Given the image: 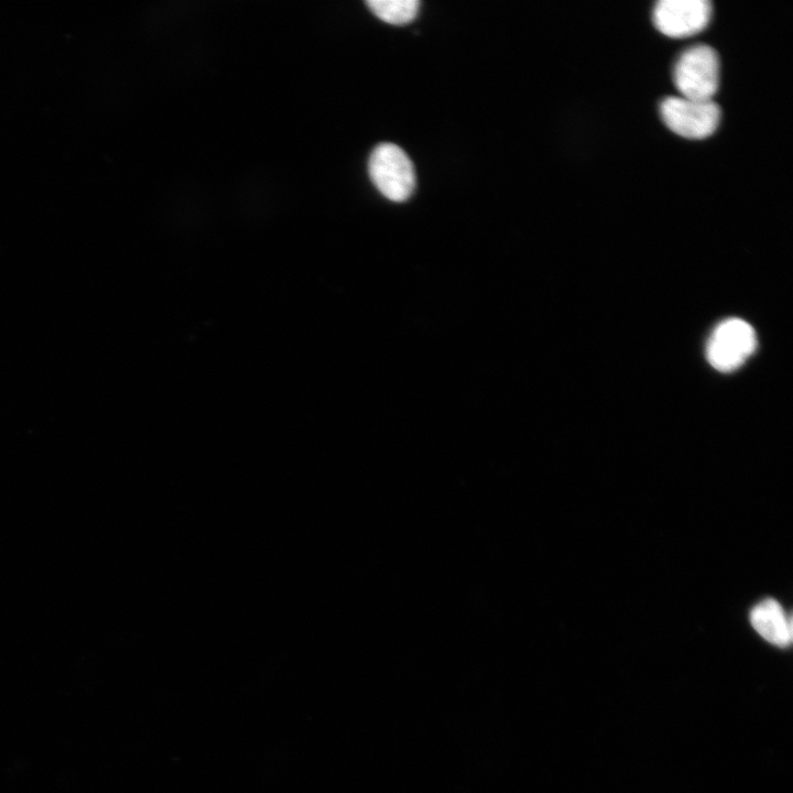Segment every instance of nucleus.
<instances>
[{"label": "nucleus", "instance_id": "obj_4", "mask_svg": "<svg viewBox=\"0 0 793 793\" xmlns=\"http://www.w3.org/2000/svg\"><path fill=\"white\" fill-rule=\"evenodd\" d=\"M662 120L674 133L687 139L711 135L720 121V108L713 100L666 97L660 105Z\"/></svg>", "mask_w": 793, "mask_h": 793}, {"label": "nucleus", "instance_id": "obj_3", "mask_svg": "<svg viewBox=\"0 0 793 793\" xmlns=\"http://www.w3.org/2000/svg\"><path fill=\"white\" fill-rule=\"evenodd\" d=\"M757 344L756 332L749 323L741 318H727L710 334L706 357L716 370L730 372L738 369L756 351Z\"/></svg>", "mask_w": 793, "mask_h": 793}, {"label": "nucleus", "instance_id": "obj_2", "mask_svg": "<svg viewBox=\"0 0 793 793\" xmlns=\"http://www.w3.org/2000/svg\"><path fill=\"white\" fill-rule=\"evenodd\" d=\"M369 175L380 193L392 202H404L415 187L414 166L397 144L381 143L370 154Z\"/></svg>", "mask_w": 793, "mask_h": 793}, {"label": "nucleus", "instance_id": "obj_6", "mask_svg": "<svg viewBox=\"0 0 793 793\" xmlns=\"http://www.w3.org/2000/svg\"><path fill=\"white\" fill-rule=\"evenodd\" d=\"M750 621L754 630L768 642L780 648L791 644L792 618L776 600L768 598L756 605L750 612Z\"/></svg>", "mask_w": 793, "mask_h": 793}, {"label": "nucleus", "instance_id": "obj_5", "mask_svg": "<svg viewBox=\"0 0 793 793\" xmlns=\"http://www.w3.org/2000/svg\"><path fill=\"white\" fill-rule=\"evenodd\" d=\"M711 11L707 0H661L654 6L653 22L670 37H686L706 28Z\"/></svg>", "mask_w": 793, "mask_h": 793}, {"label": "nucleus", "instance_id": "obj_1", "mask_svg": "<svg viewBox=\"0 0 793 793\" xmlns=\"http://www.w3.org/2000/svg\"><path fill=\"white\" fill-rule=\"evenodd\" d=\"M673 80L684 98L710 100L719 85V58L705 44L686 48L676 59Z\"/></svg>", "mask_w": 793, "mask_h": 793}, {"label": "nucleus", "instance_id": "obj_7", "mask_svg": "<svg viewBox=\"0 0 793 793\" xmlns=\"http://www.w3.org/2000/svg\"><path fill=\"white\" fill-rule=\"evenodd\" d=\"M369 9L382 21L391 24H405L417 14L419 0H368Z\"/></svg>", "mask_w": 793, "mask_h": 793}]
</instances>
